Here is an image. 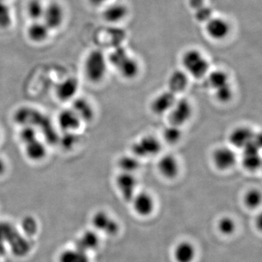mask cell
Instances as JSON below:
<instances>
[{
    "mask_svg": "<svg viewBox=\"0 0 262 262\" xmlns=\"http://www.w3.org/2000/svg\"><path fill=\"white\" fill-rule=\"evenodd\" d=\"M108 64L111 65L122 78L132 80L139 75L140 67L134 57L129 54L123 46H117L107 56Z\"/></svg>",
    "mask_w": 262,
    "mask_h": 262,
    "instance_id": "1",
    "label": "cell"
},
{
    "mask_svg": "<svg viewBox=\"0 0 262 262\" xmlns=\"http://www.w3.org/2000/svg\"><path fill=\"white\" fill-rule=\"evenodd\" d=\"M108 65L107 56L102 51L93 50L89 52L84 60V77L91 83L100 84L107 75Z\"/></svg>",
    "mask_w": 262,
    "mask_h": 262,
    "instance_id": "2",
    "label": "cell"
},
{
    "mask_svg": "<svg viewBox=\"0 0 262 262\" xmlns=\"http://www.w3.org/2000/svg\"><path fill=\"white\" fill-rule=\"evenodd\" d=\"M182 63L184 72L195 80L205 79L210 72L209 62L206 57L195 49L186 51L183 54Z\"/></svg>",
    "mask_w": 262,
    "mask_h": 262,
    "instance_id": "3",
    "label": "cell"
},
{
    "mask_svg": "<svg viewBox=\"0 0 262 262\" xmlns=\"http://www.w3.org/2000/svg\"><path fill=\"white\" fill-rule=\"evenodd\" d=\"M163 149L161 139L152 134L141 136L133 142L130 153L140 160L158 156Z\"/></svg>",
    "mask_w": 262,
    "mask_h": 262,
    "instance_id": "4",
    "label": "cell"
},
{
    "mask_svg": "<svg viewBox=\"0 0 262 262\" xmlns=\"http://www.w3.org/2000/svg\"><path fill=\"white\" fill-rule=\"evenodd\" d=\"M211 162L214 168L221 172L232 170L239 162L237 150L229 144L215 148L211 153Z\"/></svg>",
    "mask_w": 262,
    "mask_h": 262,
    "instance_id": "5",
    "label": "cell"
},
{
    "mask_svg": "<svg viewBox=\"0 0 262 262\" xmlns=\"http://www.w3.org/2000/svg\"><path fill=\"white\" fill-rule=\"evenodd\" d=\"M193 114L194 106L192 101L184 96H178L173 107L167 115L168 123L183 127L192 120Z\"/></svg>",
    "mask_w": 262,
    "mask_h": 262,
    "instance_id": "6",
    "label": "cell"
},
{
    "mask_svg": "<svg viewBox=\"0 0 262 262\" xmlns=\"http://www.w3.org/2000/svg\"><path fill=\"white\" fill-rule=\"evenodd\" d=\"M261 140V138H259L241 151V156H239V163L244 170L250 173H254L261 168L262 163Z\"/></svg>",
    "mask_w": 262,
    "mask_h": 262,
    "instance_id": "7",
    "label": "cell"
},
{
    "mask_svg": "<svg viewBox=\"0 0 262 262\" xmlns=\"http://www.w3.org/2000/svg\"><path fill=\"white\" fill-rule=\"evenodd\" d=\"M259 138H261V134H258L252 127L239 125L230 131L227 139L229 145L234 149L241 151Z\"/></svg>",
    "mask_w": 262,
    "mask_h": 262,
    "instance_id": "8",
    "label": "cell"
},
{
    "mask_svg": "<svg viewBox=\"0 0 262 262\" xmlns=\"http://www.w3.org/2000/svg\"><path fill=\"white\" fill-rule=\"evenodd\" d=\"M91 223L96 232H102L108 236L115 235L120 230V225L108 212L97 211L95 212L91 218Z\"/></svg>",
    "mask_w": 262,
    "mask_h": 262,
    "instance_id": "9",
    "label": "cell"
},
{
    "mask_svg": "<svg viewBox=\"0 0 262 262\" xmlns=\"http://www.w3.org/2000/svg\"><path fill=\"white\" fill-rule=\"evenodd\" d=\"M115 187L124 201L130 203L138 192L137 177L136 174L122 173L120 172L115 178Z\"/></svg>",
    "mask_w": 262,
    "mask_h": 262,
    "instance_id": "10",
    "label": "cell"
},
{
    "mask_svg": "<svg viewBox=\"0 0 262 262\" xmlns=\"http://www.w3.org/2000/svg\"><path fill=\"white\" fill-rule=\"evenodd\" d=\"M42 20L51 29V32L58 30L64 23V8L57 1H52L46 4Z\"/></svg>",
    "mask_w": 262,
    "mask_h": 262,
    "instance_id": "11",
    "label": "cell"
},
{
    "mask_svg": "<svg viewBox=\"0 0 262 262\" xmlns=\"http://www.w3.org/2000/svg\"><path fill=\"white\" fill-rule=\"evenodd\" d=\"M157 169L162 177L167 180H174L181 173V163L179 158L172 153H166L160 157Z\"/></svg>",
    "mask_w": 262,
    "mask_h": 262,
    "instance_id": "12",
    "label": "cell"
},
{
    "mask_svg": "<svg viewBox=\"0 0 262 262\" xmlns=\"http://www.w3.org/2000/svg\"><path fill=\"white\" fill-rule=\"evenodd\" d=\"M178 96L168 89L159 93L151 99L150 110L157 116H167L173 107Z\"/></svg>",
    "mask_w": 262,
    "mask_h": 262,
    "instance_id": "13",
    "label": "cell"
},
{
    "mask_svg": "<svg viewBox=\"0 0 262 262\" xmlns=\"http://www.w3.org/2000/svg\"><path fill=\"white\" fill-rule=\"evenodd\" d=\"M80 82L76 77H69L58 82L55 89V95L62 102H71L77 96Z\"/></svg>",
    "mask_w": 262,
    "mask_h": 262,
    "instance_id": "14",
    "label": "cell"
},
{
    "mask_svg": "<svg viewBox=\"0 0 262 262\" xmlns=\"http://www.w3.org/2000/svg\"><path fill=\"white\" fill-rule=\"evenodd\" d=\"M130 203H132L134 211L140 216H149L155 209L154 196L146 191H138Z\"/></svg>",
    "mask_w": 262,
    "mask_h": 262,
    "instance_id": "15",
    "label": "cell"
},
{
    "mask_svg": "<svg viewBox=\"0 0 262 262\" xmlns=\"http://www.w3.org/2000/svg\"><path fill=\"white\" fill-rule=\"evenodd\" d=\"M70 107L82 122V124L89 123L94 121L96 117V110L94 105L88 98L83 96H77L71 101Z\"/></svg>",
    "mask_w": 262,
    "mask_h": 262,
    "instance_id": "16",
    "label": "cell"
},
{
    "mask_svg": "<svg viewBox=\"0 0 262 262\" xmlns=\"http://www.w3.org/2000/svg\"><path fill=\"white\" fill-rule=\"evenodd\" d=\"M58 127L64 133H77L83 125L72 108L61 110L57 117Z\"/></svg>",
    "mask_w": 262,
    "mask_h": 262,
    "instance_id": "17",
    "label": "cell"
},
{
    "mask_svg": "<svg viewBox=\"0 0 262 262\" xmlns=\"http://www.w3.org/2000/svg\"><path fill=\"white\" fill-rule=\"evenodd\" d=\"M206 30L212 39L221 40L228 35L230 27L225 19L212 16L206 23Z\"/></svg>",
    "mask_w": 262,
    "mask_h": 262,
    "instance_id": "18",
    "label": "cell"
},
{
    "mask_svg": "<svg viewBox=\"0 0 262 262\" xmlns=\"http://www.w3.org/2000/svg\"><path fill=\"white\" fill-rule=\"evenodd\" d=\"M51 30L42 20L31 21L27 29V36L31 42L40 44L47 41Z\"/></svg>",
    "mask_w": 262,
    "mask_h": 262,
    "instance_id": "19",
    "label": "cell"
},
{
    "mask_svg": "<svg viewBox=\"0 0 262 262\" xmlns=\"http://www.w3.org/2000/svg\"><path fill=\"white\" fill-rule=\"evenodd\" d=\"M189 75L184 70H174L168 80V90L177 95L183 94L187 89L189 84Z\"/></svg>",
    "mask_w": 262,
    "mask_h": 262,
    "instance_id": "20",
    "label": "cell"
},
{
    "mask_svg": "<svg viewBox=\"0 0 262 262\" xmlns=\"http://www.w3.org/2000/svg\"><path fill=\"white\" fill-rule=\"evenodd\" d=\"M24 152L26 156L34 163H39L46 159L48 155L47 146L40 139H34L24 144Z\"/></svg>",
    "mask_w": 262,
    "mask_h": 262,
    "instance_id": "21",
    "label": "cell"
},
{
    "mask_svg": "<svg viewBox=\"0 0 262 262\" xmlns=\"http://www.w3.org/2000/svg\"><path fill=\"white\" fill-rule=\"evenodd\" d=\"M7 246L17 257H24L27 256L32 247L31 239L22 234L20 231L10 239Z\"/></svg>",
    "mask_w": 262,
    "mask_h": 262,
    "instance_id": "22",
    "label": "cell"
},
{
    "mask_svg": "<svg viewBox=\"0 0 262 262\" xmlns=\"http://www.w3.org/2000/svg\"><path fill=\"white\" fill-rule=\"evenodd\" d=\"M99 236L95 230H86L76 239L75 247L84 252L89 253L97 249L99 246Z\"/></svg>",
    "mask_w": 262,
    "mask_h": 262,
    "instance_id": "23",
    "label": "cell"
},
{
    "mask_svg": "<svg viewBox=\"0 0 262 262\" xmlns=\"http://www.w3.org/2000/svg\"><path fill=\"white\" fill-rule=\"evenodd\" d=\"M205 79H206L207 86L213 92L231 84L229 75L223 70H218L209 72Z\"/></svg>",
    "mask_w": 262,
    "mask_h": 262,
    "instance_id": "24",
    "label": "cell"
},
{
    "mask_svg": "<svg viewBox=\"0 0 262 262\" xmlns=\"http://www.w3.org/2000/svg\"><path fill=\"white\" fill-rule=\"evenodd\" d=\"M117 168L122 173L136 174L141 168V160L133 154L123 155L117 161Z\"/></svg>",
    "mask_w": 262,
    "mask_h": 262,
    "instance_id": "25",
    "label": "cell"
},
{
    "mask_svg": "<svg viewBox=\"0 0 262 262\" xmlns=\"http://www.w3.org/2000/svg\"><path fill=\"white\" fill-rule=\"evenodd\" d=\"M127 14V9L125 5L115 3L108 5L103 10V18L106 21L111 24H116L121 21Z\"/></svg>",
    "mask_w": 262,
    "mask_h": 262,
    "instance_id": "26",
    "label": "cell"
},
{
    "mask_svg": "<svg viewBox=\"0 0 262 262\" xmlns=\"http://www.w3.org/2000/svg\"><path fill=\"white\" fill-rule=\"evenodd\" d=\"M195 256V248L187 241L180 243L174 250V258L177 262H192Z\"/></svg>",
    "mask_w": 262,
    "mask_h": 262,
    "instance_id": "27",
    "label": "cell"
},
{
    "mask_svg": "<svg viewBox=\"0 0 262 262\" xmlns=\"http://www.w3.org/2000/svg\"><path fill=\"white\" fill-rule=\"evenodd\" d=\"M58 262H91V260L89 253L73 247L62 251L58 256Z\"/></svg>",
    "mask_w": 262,
    "mask_h": 262,
    "instance_id": "28",
    "label": "cell"
},
{
    "mask_svg": "<svg viewBox=\"0 0 262 262\" xmlns=\"http://www.w3.org/2000/svg\"><path fill=\"white\" fill-rule=\"evenodd\" d=\"M183 136V127L168 123V125L163 129L162 139L169 145H176L182 141Z\"/></svg>",
    "mask_w": 262,
    "mask_h": 262,
    "instance_id": "29",
    "label": "cell"
},
{
    "mask_svg": "<svg viewBox=\"0 0 262 262\" xmlns=\"http://www.w3.org/2000/svg\"><path fill=\"white\" fill-rule=\"evenodd\" d=\"M45 7L46 4L42 0H29L26 7V13L31 21L42 20Z\"/></svg>",
    "mask_w": 262,
    "mask_h": 262,
    "instance_id": "30",
    "label": "cell"
},
{
    "mask_svg": "<svg viewBox=\"0 0 262 262\" xmlns=\"http://www.w3.org/2000/svg\"><path fill=\"white\" fill-rule=\"evenodd\" d=\"M262 194L261 191L256 188H251L245 193L244 203L245 206L251 210H255L261 206Z\"/></svg>",
    "mask_w": 262,
    "mask_h": 262,
    "instance_id": "31",
    "label": "cell"
},
{
    "mask_svg": "<svg viewBox=\"0 0 262 262\" xmlns=\"http://www.w3.org/2000/svg\"><path fill=\"white\" fill-rule=\"evenodd\" d=\"M19 230L11 222L0 221V243L8 245L10 239L18 233Z\"/></svg>",
    "mask_w": 262,
    "mask_h": 262,
    "instance_id": "32",
    "label": "cell"
},
{
    "mask_svg": "<svg viewBox=\"0 0 262 262\" xmlns=\"http://www.w3.org/2000/svg\"><path fill=\"white\" fill-rule=\"evenodd\" d=\"M39 225L37 220L33 215H25L20 222L21 233L30 238L37 233Z\"/></svg>",
    "mask_w": 262,
    "mask_h": 262,
    "instance_id": "33",
    "label": "cell"
},
{
    "mask_svg": "<svg viewBox=\"0 0 262 262\" xmlns=\"http://www.w3.org/2000/svg\"><path fill=\"white\" fill-rule=\"evenodd\" d=\"M13 13L7 1H0V29H9L13 24Z\"/></svg>",
    "mask_w": 262,
    "mask_h": 262,
    "instance_id": "34",
    "label": "cell"
},
{
    "mask_svg": "<svg viewBox=\"0 0 262 262\" xmlns=\"http://www.w3.org/2000/svg\"><path fill=\"white\" fill-rule=\"evenodd\" d=\"M213 96H214L215 99L218 102L221 103H228L233 99L234 97V90L232 88V84L225 86V87L222 88V89L216 90L213 91Z\"/></svg>",
    "mask_w": 262,
    "mask_h": 262,
    "instance_id": "35",
    "label": "cell"
},
{
    "mask_svg": "<svg viewBox=\"0 0 262 262\" xmlns=\"http://www.w3.org/2000/svg\"><path fill=\"white\" fill-rule=\"evenodd\" d=\"M236 223L230 216H223L218 222V229L221 233L225 235H231L236 230Z\"/></svg>",
    "mask_w": 262,
    "mask_h": 262,
    "instance_id": "36",
    "label": "cell"
},
{
    "mask_svg": "<svg viewBox=\"0 0 262 262\" xmlns=\"http://www.w3.org/2000/svg\"><path fill=\"white\" fill-rule=\"evenodd\" d=\"M19 138L24 144H27L29 141L38 139L37 131L36 128L31 125L24 126L19 134Z\"/></svg>",
    "mask_w": 262,
    "mask_h": 262,
    "instance_id": "37",
    "label": "cell"
},
{
    "mask_svg": "<svg viewBox=\"0 0 262 262\" xmlns=\"http://www.w3.org/2000/svg\"><path fill=\"white\" fill-rule=\"evenodd\" d=\"M213 16V12L210 7L204 6L201 7L199 9L196 10L194 12V17L198 21L201 23H206L211 17Z\"/></svg>",
    "mask_w": 262,
    "mask_h": 262,
    "instance_id": "38",
    "label": "cell"
},
{
    "mask_svg": "<svg viewBox=\"0 0 262 262\" xmlns=\"http://www.w3.org/2000/svg\"><path fill=\"white\" fill-rule=\"evenodd\" d=\"M8 164L3 157L0 156V178L5 177L8 173Z\"/></svg>",
    "mask_w": 262,
    "mask_h": 262,
    "instance_id": "39",
    "label": "cell"
},
{
    "mask_svg": "<svg viewBox=\"0 0 262 262\" xmlns=\"http://www.w3.org/2000/svg\"><path fill=\"white\" fill-rule=\"evenodd\" d=\"M189 5L190 8L194 10V11L201 8V7L206 5L205 4V0H189Z\"/></svg>",
    "mask_w": 262,
    "mask_h": 262,
    "instance_id": "40",
    "label": "cell"
},
{
    "mask_svg": "<svg viewBox=\"0 0 262 262\" xmlns=\"http://www.w3.org/2000/svg\"><path fill=\"white\" fill-rule=\"evenodd\" d=\"M89 1L93 6L100 7L107 3L110 0H89Z\"/></svg>",
    "mask_w": 262,
    "mask_h": 262,
    "instance_id": "41",
    "label": "cell"
},
{
    "mask_svg": "<svg viewBox=\"0 0 262 262\" xmlns=\"http://www.w3.org/2000/svg\"><path fill=\"white\" fill-rule=\"evenodd\" d=\"M6 246L7 245L0 243V256L4 255L5 251H6Z\"/></svg>",
    "mask_w": 262,
    "mask_h": 262,
    "instance_id": "42",
    "label": "cell"
},
{
    "mask_svg": "<svg viewBox=\"0 0 262 262\" xmlns=\"http://www.w3.org/2000/svg\"><path fill=\"white\" fill-rule=\"evenodd\" d=\"M2 140V133L1 130H0V141Z\"/></svg>",
    "mask_w": 262,
    "mask_h": 262,
    "instance_id": "43",
    "label": "cell"
},
{
    "mask_svg": "<svg viewBox=\"0 0 262 262\" xmlns=\"http://www.w3.org/2000/svg\"><path fill=\"white\" fill-rule=\"evenodd\" d=\"M0 1H7V0H0Z\"/></svg>",
    "mask_w": 262,
    "mask_h": 262,
    "instance_id": "44",
    "label": "cell"
}]
</instances>
